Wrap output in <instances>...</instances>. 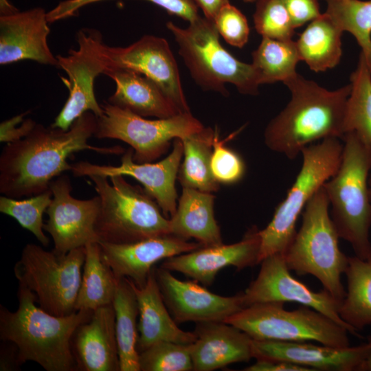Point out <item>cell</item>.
Returning <instances> with one entry per match:
<instances>
[{"label": "cell", "mask_w": 371, "mask_h": 371, "mask_svg": "<svg viewBox=\"0 0 371 371\" xmlns=\"http://www.w3.org/2000/svg\"><path fill=\"white\" fill-rule=\"evenodd\" d=\"M347 291L340 304L339 315L357 331L371 324V254L366 260L349 257L344 273Z\"/></svg>", "instance_id": "31"}, {"label": "cell", "mask_w": 371, "mask_h": 371, "mask_svg": "<svg viewBox=\"0 0 371 371\" xmlns=\"http://www.w3.org/2000/svg\"><path fill=\"white\" fill-rule=\"evenodd\" d=\"M140 371L193 370L191 344L157 342L139 353Z\"/></svg>", "instance_id": "36"}, {"label": "cell", "mask_w": 371, "mask_h": 371, "mask_svg": "<svg viewBox=\"0 0 371 371\" xmlns=\"http://www.w3.org/2000/svg\"><path fill=\"white\" fill-rule=\"evenodd\" d=\"M254 66L260 85L282 82L294 76L300 60L295 45L291 40H276L262 37L252 54Z\"/></svg>", "instance_id": "33"}, {"label": "cell", "mask_w": 371, "mask_h": 371, "mask_svg": "<svg viewBox=\"0 0 371 371\" xmlns=\"http://www.w3.org/2000/svg\"><path fill=\"white\" fill-rule=\"evenodd\" d=\"M71 347L78 370L120 371L112 304L93 311L90 319L76 328Z\"/></svg>", "instance_id": "22"}, {"label": "cell", "mask_w": 371, "mask_h": 371, "mask_svg": "<svg viewBox=\"0 0 371 371\" xmlns=\"http://www.w3.org/2000/svg\"><path fill=\"white\" fill-rule=\"evenodd\" d=\"M368 352L366 359L364 361L362 371H371V336L368 339Z\"/></svg>", "instance_id": "47"}, {"label": "cell", "mask_w": 371, "mask_h": 371, "mask_svg": "<svg viewBox=\"0 0 371 371\" xmlns=\"http://www.w3.org/2000/svg\"><path fill=\"white\" fill-rule=\"evenodd\" d=\"M343 30L326 12L311 21L295 41L300 60L316 72L337 66L342 54Z\"/></svg>", "instance_id": "27"}, {"label": "cell", "mask_w": 371, "mask_h": 371, "mask_svg": "<svg viewBox=\"0 0 371 371\" xmlns=\"http://www.w3.org/2000/svg\"><path fill=\"white\" fill-rule=\"evenodd\" d=\"M52 199L50 189L25 199L3 195L0 197V212L14 218L22 227L32 233L43 246L47 247L49 239L44 233L43 216Z\"/></svg>", "instance_id": "35"}, {"label": "cell", "mask_w": 371, "mask_h": 371, "mask_svg": "<svg viewBox=\"0 0 371 371\" xmlns=\"http://www.w3.org/2000/svg\"><path fill=\"white\" fill-rule=\"evenodd\" d=\"M166 27L179 47V54L195 82L205 91L228 95L225 84L243 94L256 95L260 85L252 64L238 60L225 49L213 21L199 16L182 28L169 21Z\"/></svg>", "instance_id": "6"}, {"label": "cell", "mask_w": 371, "mask_h": 371, "mask_svg": "<svg viewBox=\"0 0 371 371\" xmlns=\"http://www.w3.org/2000/svg\"><path fill=\"white\" fill-rule=\"evenodd\" d=\"M98 243L102 258L115 278H127L138 286L145 284L158 262L202 247L172 234L131 243Z\"/></svg>", "instance_id": "18"}, {"label": "cell", "mask_w": 371, "mask_h": 371, "mask_svg": "<svg viewBox=\"0 0 371 371\" xmlns=\"http://www.w3.org/2000/svg\"><path fill=\"white\" fill-rule=\"evenodd\" d=\"M295 28L321 15L319 0H283Z\"/></svg>", "instance_id": "42"}, {"label": "cell", "mask_w": 371, "mask_h": 371, "mask_svg": "<svg viewBox=\"0 0 371 371\" xmlns=\"http://www.w3.org/2000/svg\"><path fill=\"white\" fill-rule=\"evenodd\" d=\"M181 140L173 141L170 153L156 163L139 164L133 159V149L124 151L118 166L98 165L87 161L71 164V172L74 177L100 175L110 177L113 175L130 176L138 181L146 193L153 199L164 216L170 218L177 210V193L175 181L183 156Z\"/></svg>", "instance_id": "14"}, {"label": "cell", "mask_w": 371, "mask_h": 371, "mask_svg": "<svg viewBox=\"0 0 371 371\" xmlns=\"http://www.w3.org/2000/svg\"><path fill=\"white\" fill-rule=\"evenodd\" d=\"M49 189L52 199L46 211L48 220L43 229L53 239V250L64 254L89 243H99L95 222L100 197L97 195L85 200L73 197L70 179L63 175L52 180Z\"/></svg>", "instance_id": "15"}, {"label": "cell", "mask_w": 371, "mask_h": 371, "mask_svg": "<svg viewBox=\"0 0 371 371\" xmlns=\"http://www.w3.org/2000/svg\"><path fill=\"white\" fill-rule=\"evenodd\" d=\"M100 197L95 222L100 242L123 244L171 234L170 219L143 188L122 175L89 177Z\"/></svg>", "instance_id": "7"}, {"label": "cell", "mask_w": 371, "mask_h": 371, "mask_svg": "<svg viewBox=\"0 0 371 371\" xmlns=\"http://www.w3.org/2000/svg\"><path fill=\"white\" fill-rule=\"evenodd\" d=\"M283 83L291 100L265 128V143L270 150L293 159L313 142L343 138L350 84L329 91L298 73Z\"/></svg>", "instance_id": "2"}, {"label": "cell", "mask_w": 371, "mask_h": 371, "mask_svg": "<svg viewBox=\"0 0 371 371\" xmlns=\"http://www.w3.org/2000/svg\"><path fill=\"white\" fill-rule=\"evenodd\" d=\"M118 279L103 261L98 243L85 246L82 280L75 304V311H93L111 304Z\"/></svg>", "instance_id": "30"}, {"label": "cell", "mask_w": 371, "mask_h": 371, "mask_svg": "<svg viewBox=\"0 0 371 371\" xmlns=\"http://www.w3.org/2000/svg\"><path fill=\"white\" fill-rule=\"evenodd\" d=\"M103 114L97 118L94 137L122 141L133 149V159L139 164L159 158L172 141L201 131L204 126L190 113L148 120L104 102Z\"/></svg>", "instance_id": "11"}, {"label": "cell", "mask_w": 371, "mask_h": 371, "mask_svg": "<svg viewBox=\"0 0 371 371\" xmlns=\"http://www.w3.org/2000/svg\"><path fill=\"white\" fill-rule=\"evenodd\" d=\"M260 237L254 226L243 239L230 245L201 247L164 260L159 266L181 273L204 286L211 285L219 271L232 266L238 270L259 264Z\"/></svg>", "instance_id": "19"}, {"label": "cell", "mask_w": 371, "mask_h": 371, "mask_svg": "<svg viewBox=\"0 0 371 371\" xmlns=\"http://www.w3.org/2000/svg\"><path fill=\"white\" fill-rule=\"evenodd\" d=\"M344 144L328 137L304 148L302 164L285 199L276 207L273 218L259 230V264L266 257L284 254L296 234L295 225L308 202L338 170Z\"/></svg>", "instance_id": "8"}, {"label": "cell", "mask_w": 371, "mask_h": 371, "mask_svg": "<svg viewBox=\"0 0 371 371\" xmlns=\"http://www.w3.org/2000/svg\"><path fill=\"white\" fill-rule=\"evenodd\" d=\"M326 12L343 30L352 34L371 69V1L335 0Z\"/></svg>", "instance_id": "34"}, {"label": "cell", "mask_w": 371, "mask_h": 371, "mask_svg": "<svg viewBox=\"0 0 371 371\" xmlns=\"http://www.w3.org/2000/svg\"><path fill=\"white\" fill-rule=\"evenodd\" d=\"M245 3H254L256 2L258 0H243Z\"/></svg>", "instance_id": "49"}, {"label": "cell", "mask_w": 371, "mask_h": 371, "mask_svg": "<svg viewBox=\"0 0 371 371\" xmlns=\"http://www.w3.org/2000/svg\"><path fill=\"white\" fill-rule=\"evenodd\" d=\"M106 0H65L60 2L54 8L47 13L49 23L67 19L74 14L78 10L91 3ZM156 4L172 15L192 22L197 19L198 5L194 0H145Z\"/></svg>", "instance_id": "38"}, {"label": "cell", "mask_w": 371, "mask_h": 371, "mask_svg": "<svg viewBox=\"0 0 371 371\" xmlns=\"http://www.w3.org/2000/svg\"><path fill=\"white\" fill-rule=\"evenodd\" d=\"M120 371H140L137 350L139 308L135 292L126 278L118 279L112 302Z\"/></svg>", "instance_id": "28"}, {"label": "cell", "mask_w": 371, "mask_h": 371, "mask_svg": "<svg viewBox=\"0 0 371 371\" xmlns=\"http://www.w3.org/2000/svg\"><path fill=\"white\" fill-rule=\"evenodd\" d=\"M214 198L212 193L182 188L176 212L169 218L171 234L186 240L194 238L202 247L223 244L214 214Z\"/></svg>", "instance_id": "26"}, {"label": "cell", "mask_w": 371, "mask_h": 371, "mask_svg": "<svg viewBox=\"0 0 371 371\" xmlns=\"http://www.w3.org/2000/svg\"><path fill=\"white\" fill-rule=\"evenodd\" d=\"M18 308L0 305V339L13 343L23 363L32 361L47 371H76L71 340L76 328L93 311L80 310L66 316L52 315L36 305L35 295L19 286Z\"/></svg>", "instance_id": "3"}, {"label": "cell", "mask_w": 371, "mask_h": 371, "mask_svg": "<svg viewBox=\"0 0 371 371\" xmlns=\"http://www.w3.org/2000/svg\"><path fill=\"white\" fill-rule=\"evenodd\" d=\"M85 247L60 254L33 243L23 249L14 267L19 286L31 291L39 307L56 316L75 312Z\"/></svg>", "instance_id": "9"}, {"label": "cell", "mask_w": 371, "mask_h": 371, "mask_svg": "<svg viewBox=\"0 0 371 371\" xmlns=\"http://www.w3.org/2000/svg\"><path fill=\"white\" fill-rule=\"evenodd\" d=\"M105 54L107 70H132L149 78L162 88L180 113H190L177 61L165 38L144 35L126 47L106 45Z\"/></svg>", "instance_id": "16"}, {"label": "cell", "mask_w": 371, "mask_h": 371, "mask_svg": "<svg viewBox=\"0 0 371 371\" xmlns=\"http://www.w3.org/2000/svg\"><path fill=\"white\" fill-rule=\"evenodd\" d=\"M29 112L20 113L1 123V142L12 143L30 134L37 123L31 118H24Z\"/></svg>", "instance_id": "41"}, {"label": "cell", "mask_w": 371, "mask_h": 371, "mask_svg": "<svg viewBox=\"0 0 371 371\" xmlns=\"http://www.w3.org/2000/svg\"><path fill=\"white\" fill-rule=\"evenodd\" d=\"M96 124V116L88 111L67 131L36 124L25 137L7 144L0 155V192L21 199L49 190L53 179L71 170L67 159L79 151L124 153V149L120 146L98 147L88 143L94 136Z\"/></svg>", "instance_id": "1"}, {"label": "cell", "mask_w": 371, "mask_h": 371, "mask_svg": "<svg viewBox=\"0 0 371 371\" xmlns=\"http://www.w3.org/2000/svg\"><path fill=\"white\" fill-rule=\"evenodd\" d=\"M326 1V3L328 2H330V1H335V0H325Z\"/></svg>", "instance_id": "50"}, {"label": "cell", "mask_w": 371, "mask_h": 371, "mask_svg": "<svg viewBox=\"0 0 371 371\" xmlns=\"http://www.w3.org/2000/svg\"><path fill=\"white\" fill-rule=\"evenodd\" d=\"M127 280L135 292L138 304L139 353L159 341L190 344L195 341L194 333L181 329L170 313L153 269L142 286H136L131 280Z\"/></svg>", "instance_id": "24"}, {"label": "cell", "mask_w": 371, "mask_h": 371, "mask_svg": "<svg viewBox=\"0 0 371 371\" xmlns=\"http://www.w3.org/2000/svg\"><path fill=\"white\" fill-rule=\"evenodd\" d=\"M350 84L345 134L355 133L371 154V69L361 53L357 67L350 76Z\"/></svg>", "instance_id": "32"}, {"label": "cell", "mask_w": 371, "mask_h": 371, "mask_svg": "<svg viewBox=\"0 0 371 371\" xmlns=\"http://www.w3.org/2000/svg\"><path fill=\"white\" fill-rule=\"evenodd\" d=\"M198 7H199L204 16L214 21L218 12L221 8L229 3V0H194Z\"/></svg>", "instance_id": "45"}, {"label": "cell", "mask_w": 371, "mask_h": 371, "mask_svg": "<svg viewBox=\"0 0 371 371\" xmlns=\"http://www.w3.org/2000/svg\"><path fill=\"white\" fill-rule=\"evenodd\" d=\"M153 271L163 300L177 324L225 322L245 308L243 293L222 296L196 281H182L161 267Z\"/></svg>", "instance_id": "17"}, {"label": "cell", "mask_w": 371, "mask_h": 371, "mask_svg": "<svg viewBox=\"0 0 371 371\" xmlns=\"http://www.w3.org/2000/svg\"><path fill=\"white\" fill-rule=\"evenodd\" d=\"M245 371H313L302 366L284 361L256 359V361L246 367Z\"/></svg>", "instance_id": "44"}, {"label": "cell", "mask_w": 371, "mask_h": 371, "mask_svg": "<svg viewBox=\"0 0 371 371\" xmlns=\"http://www.w3.org/2000/svg\"><path fill=\"white\" fill-rule=\"evenodd\" d=\"M254 22L262 37L276 40H291L295 29L283 0H258Z\"/></svg>", "instance_id": "37"}, {"label": "cell", "mask_w": 371, "mask_h": 371, "mask_svg": "<svg viewBox=\"0 0 371 371\" xmlns=\"http://www.w3.org/2000/svg\"><path fill=\"white\" fill-rule=\"evenodd\" d=\"M256 279L243 292L245 307L266 302H294L306 306L328 316L360 337L357 330L344 322L339 315L341 302L325 289L314 291L290 273L282 254L265 258Z\"/></svg>", "instance_id": "13"}, {"label": "cell", "mask_w": 371, "mask_h": 371, "mask_svg": "<svg viewBox=\"0 0 371 371\" xmlns=\"http://www.w3.org/2000/svg\"><path fill=\"white\" fill-rule=\"evenodd\" d=\"M213 22L218 34L228 44L242 48L247 43L249 27L247 18L229 3L221 8Z\"/></svg>", "instance_id": "40"}, {"label": "cell", "mask_w": 371, "mask_h": 371, "mask_svg": "<svg viewBox=\"0 0 371 371\" xmlns=\"http://www.w3.org/2000/svg\"><path fill=\"white\" fill-rule=\"evenodd\" d=\"M217 128L201 131L180 139L183 146V161L177 179L182 188L212 193L219 190L210 167L213 140Z\"/></svg>", "instance_id": "29"}, {"label": "cell", "mask_w": 371, "mask_h": 371, "mask_svg": "<svg viewBox=\"0 0 371 371\" xmlns=\"http://www.w3.org/2000/svg\"><path fill=\"white\" fill-rule=\"evenodd\" d=\"M254 340L317 341L334 347L350 346L349 331L328 316L302 305L288 311L280 302L254 304L225 320Z\"/></svg>", "instance_id": "10"}, {"label": "cell", "mask_w": 371, "mask_h": 371, "mask_svg": "<svg viewBox=\"0 0 371 371\" xmlns=\"http://www.w3.org/2000/svg\"><path fill=\"white\" fill-rule=\"evenodd\" d=\"M195 341L191 344L194 371H212L234 363L249 361L252 339L225 322L196 323Z\"/></svg>", "instance_id": "23"}, {"label": "cell", "mask_w": 371, "mask_h": 371, "mask_svg": "<svg viewBox=\"0 0 371 371\" xmlns=\"http://www.w3.org/2000/svg\"><path fill=\"white\" fill-rule=\"evenodd\" d=\"M368 352V344L340 348L306 341L252 339L253 358L284 361L313 371H362Z\"/></svg>", "instance_id": "21"}, {"label": "cell", "mask_w": 371, "mask_h": 371, "mask_svg": "<svg viewBox=\"0 0 371 371\" xmlns=\"http://www.w3.org/2000/svg\"><path fill=\"white\" fill-rule=\"evenodd\" d=\"M78 48L70 49L67 56H56L58 67L65 71L68 78H62L69 95L51 125L64 131L85 113L92 112L96 117L103 114V109L95 98L94 81L108 69L106 44L97 30L83 28L77 34Z\"/></svg>", "instance_id": "12"}, {"label": "cell", "mask_w": 371, "mask_h": 371, "mask_svg": "<svg viewBox=\"0 0 371 371\" xmlns=\"http://www.w3.org/2000/svg\"><path fill=\"white\" fill-rule=\"evenodd\" d=\"M105 75L116 89L108 101L142 117L168 118L180 113L162 88L154 80L132 70L109 69Z\"/></svg>", "instance_id": "25"}, {"label": "cell", "mask_w": 371, "mask_h": 371, "mask_svg": "<svg viewBox=\"0 0 371 371\" xmlns=\"http://www.w3.org/2000/svg\"><path fill=\"white\" fill-rule=\"evenodd\" d=\"M18 10L8 0H0V14H8Z\"/></svg>", "instance_id": "46"}, {"label": "cell", "mask_w": 371, "mask_h": 371, "mask_svg": "<svg viewBox=\"0 0 371 371\" xmlns=\"http://www.w3.org/2000/svg\"><path fill=\"white\" fill-rule=\"evenodd\" d=\"M48 23L47 12L40 7L0 14V65L31 60L58 67L47 43Z\"/></svg>", "instance_id": "20"}, {"label": "cell", "mask_w": 371, "mask_h": 371, "mask_svg": "<svg viewBox=\"0 0 371 371\" xmlns=\"http://www.w3.org/2000/svg\"><path fill=\"white\" fill-rule=\"evenodd\" d=\"M1 341L0 370L15 371L20 370L23 363L16 346L10 341Z\"/></svg>", "instance_id": "43"}, {"label": "cell", "mask_w": 371, "mask_h": 371, "mask_svg": "<svg viewBox=\"0 0 371 371\" xmlns=\"http://www.w3.org/2000/svg\"><path fill=\"white\" fill-rule=\"evenodd\" d=\"M329 205L322 186L306 204L302 225L283 256L291 271L315 276L324 289L341 302L346 293L341 275L349 257L339 249V236L329 215Z\"/></svg>", "instance_id": "5"}, {"label": "cell", "mask_w": 371, "mask_h": 371, "mask_svg": "<svg viewBox=\"0 0 371 371\" xmlns=\"http://www.w3.org/2000/svg\"><path fill=\"white\" fill-rule=\"evenodd\" d=\"M210 167L212 173L219 183L232 184L242 179L245 165L242 158L225 146L216 130L212 144Z\"/></svg>", "instance_id": "39"}, {"label": "cell", "mask_w": 371, "mask_h": 371, "mask_svg": "<svg viewBox=\"0 0 371 371\" xmlns=\"http://www.w3.org/2000/svg\"><path fill=\"white\" fill-rule=\"evenodd\" d=\"M368 188H369V194L371 200V176L368 178Z\"/></svg>", "instance_id": "48"}, {"label": "cell", "mask_w": 371, "mask_h": 371, "mask_svg": "<svg viewBox=\"0 0 371 371\" xmlns=\"http://www.w3.org/2000/svg\"><path fill=\"white\" fill-rule=\"evenodd\" d=\"M343 139L339 168L323 187L339 238L350 244L357 257L366 260L371 254V154L355 133H347Z\"/></svg>", "instance_id": "4"}]
</instances>
